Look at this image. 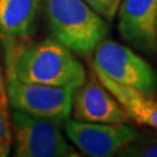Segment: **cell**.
I'll list each match as a JSON object with an SVG mask.
<instances>
[{
	"instance_id": "1",
	"label": "cell",
	"mask_w": 157,
	"mask_h": 157,
	"mask_svg": "<svg viewBox=\"0 0 157 157\" xmlns=\"http://www.w3.org/2000/svg\"><path fill=\"white\" fill-rule=\"evenodd\" d=\"M8 73L26 82L76 89L85 70L67 46L55 38L22 45L7 55Z\"/></svg>"
},
{
	"instance_id": "11",
	"label": "cell",
	"mask_w": 157,
	"mask_h": 157,
	"mask_svg": "<svg viewBox=\"0 0 157 157\" xmlns=\"http://www.w3.org/2000/svg\"><path fill=\"white\" fill-rule=\"evenodd\" d=\"M117 155L123 157H157V139L136 136Z\"/></svg>"
},
{
	"instance_id": "10",
	"label": "cell",
	"mask_w": 157,
	"mask_h": 157,
	"mask_svg": "<svg viewBox=\"0 0 157 157\" xmlns=\"http://www.w3.org/2000/svg\"><path fill=\"white\" fill-rule=\"evenodd\" d=\"M42 0H0V33L8 38L29 36Z\"/></svg>"
},
{
	"instance_id": "5",
	"label": "cell",
	"mask_w": 157,
	"mask_h": 157,
	"mask_svg": "<svg viewBox=\"0 0 157 157\" xmlns=\"http://www.w3.org/2000/svg\"><path fill=\"white\" fill-rule=\"evenodd\" d=\"M75 89L26 82L7 75L6 94L13 110L46 119L64 122L72 110V93Z\"/></svg>"
},
{
	"instance_id": "3",
	"label": "cell",
	"mask_w": 157,
	"mask_h": 157,
	"mask_svg": "<svg viewBox=\"0 0 157 157\" xmlns=\"http://www.w3.org/2000/svg\"><path fill=\"white\" fill-rule=\"evenodd\" d=\"M94 71L121 85L134 88L153 98L157 90V76L153 68L130 47L111 39H102L94 48Z\"/></svg>"
},
{
	"instance_id": "13",
	"label": "cell",
	"mask_w": 157,
	"mask_h": 157,
	"mask_svg": "<svg viewBox=\"0 0 157 157\" xmlns=\"http://www.w3.org/2000/svg\"><path fill=\"white\" fill-rule=\"evenodd\" d=\"M84 2L107 20H113L121 4V0H84Z\"/></svg>"
},
{
	"instance_id": "8",
	"label": "cell",
	"mask_w": 157,
	"mask_h": 157,
	"mask_svg": "<svg viewBox=\"0 0 157 157\" xmlns=\"http://www.w3.org/2000/svg\"><path fill=\"white\" fill-rule=\"evenodd\" d=\"M118 29L136 48L148 54L157 52V0H124Z\"/></svg>"
},
{
	"instance_id": "14",
	"label": "cell",
	"mask_w": 157,
	"mask_h": 157,
	"mask_svg": "<svg viewBox=\"0 0 157 157\" xmlns=\"http://www.w3.org/2000/svg\"><path fill=\"white\" fill-rule=\"evenodd\" d=\"M0 98L4 101H7V94H6V84H4V78H3V72L2 67H0Z\"/></svg>"
},
{
	"instance_id": "12",
	"label": "cell",
	"mask_w": 157,
	"mask_h": 157,
	"mask_svg": "<svg viewBox=\"0 0 157 157\" xmlns=\"http://www.w3.org/2000/svg\"><path fill=\"white\" fill-rule=\"evenodd\" d=\"M12 147V131L8 119L6 101L0 98V157L9 155Z\"/></svg>"
},
{
	"instance_id": "2",
	"label": "cell",
	"mask_w": 157,
	"mask_h": 157,
	"mask_svg": "<svg viewBox=\"0 0 157 157\" xmlns=\"http://www.w3.org/2000/svg\"><path fill=\"white\" fill-rule=\"evenodd\" d=\"M48 28L71 51L86 55L94 51L107 33V22L84 0H46Z\"/></svg>"
},
{
	"instance_id": "6",
	"label": "cell",
	"mask_w": 157,
	"mask_h": 157,
	"mask_svg": "<svg viewBox=\"0 0 157 157\" xmlns=\"http://www.w3.org/2000/svg\"><path fill=\"white\" fill-rule=\"evenodd\" d=\"M63 127L68 139L92 157L114 156L137 136L126 123H94L67 118Z\"/></svg>"
},
{
	"instance_id": "9",
	"label": "cell",
	"mask_w": 157,
	"mask_h": 157,
	"mask_svg": "<svg viewBox=\"0 0 157 157\" xmlns=\"http://www.w3.org/2000/svg\"><path fill=\"white\" fill-rule=\"evenodd\" d=\"M94 72L104 86L123 106L130 118L139 122L140 124L149 126L157 130V104L153 102L152 98L141 94L134 88L118 84L100 72Z\"/></svg>"
},
{
	"instance_id": "4",
	"label": "cell",
	"mask_w": 157,
	"mask_h": 157,
	"mask_svg": "<svg viewBox=\"0 0 157 157\" xmlns=\"http://www.w3.org/2000/svg\"><path fill=\"white\" fill-rule=\"evenodd\" d=\"M62 122L13 110V155L17 157H77L60 128Z\"/></svg>"
},
{
	"instance_id": "7",
	"label": "cell",
	"mask_w": 157,
	"mask_h": 157,
	"mask_svg": "<svg viewBox=\"0 0 157 157\" xmlns=\"http://www.w3.org/2000/svg\"><path fill=\"white\" fill-rule=\"evenodd\" d=\"M71 113L77 121L94 123H126L130 118L97 75L85 78L73 90Z\"/></svg>"
}]
</instances>
